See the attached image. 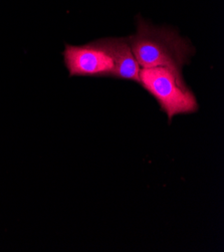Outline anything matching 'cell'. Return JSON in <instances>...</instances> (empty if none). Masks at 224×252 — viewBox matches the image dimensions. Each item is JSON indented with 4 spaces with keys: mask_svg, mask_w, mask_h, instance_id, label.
Instances as JSON below:
<instances>
[{
    "mask_svg": "<svg viewBox=\"0 0 224 252\" xmlns=\"http://www.w3.org/2000/svg\"><path fill=\"white\" fill-rule=\"evenodd\" d=\"M137 32L128 42L141 67L168 66L181 70L195 53L193 45L169 27H156L141 15L136 18Z\"/></svg>",
    "mask_w": 224,
    "mask_h": 252,
    "instance_id": "cell-1",
    "label": "cell"
},
{
    "mask_svg": "<svg viewBox=\"0 0 224 252\" xmlns=\"http://www.w3.org/2000/svg\"><path fill=\"white\" fill-rule=\"evenodd\" d=\"M160 106L169 123L179 115L196 113V96L185 83L182 71L168 66L141 67L139 83Z\"/></svg>",
    "mask_w": 224,
    "mask_h": 252,
    "instance_id": "cell-2",
    "label": "cell"
},
{
    "mask_svg": "<svg viewBox=\"0 0 224 252\" xmlns=\"http://www.w3.org/2000/svg\"><path fill=\"white\" fill-rule=\"evenodd\" d=\"M63 56L69 77L114 78L115 62L99 39L84 45L65 44Z\"/></svg>",
    "mask_w": 224,
    "mask_h": 252,
    "instance_id": "cell-3",
    "label": "cell"
},
{
    "mask_svg": "<svg viewBox=\"0 0 224 252\" xmlns=\"http://www.w3.org/2000/svg\"><path fill=\"white\" fill-rule=\"evenodd\" d=\"M102 44L111 54L115 65L114 78L139 83L141 66L138 63L127 38H102Z\"/></svg>",
    "mask_w": 224,
    "mask_h": 252,
    "instance_id": "cell-4",
    "label": "cell"
}]
</instances>
